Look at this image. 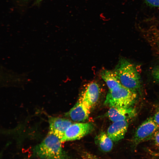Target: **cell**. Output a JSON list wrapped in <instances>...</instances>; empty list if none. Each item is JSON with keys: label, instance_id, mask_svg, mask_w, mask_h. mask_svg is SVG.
Instances as JSON below:
<instances>
[{"label": "cell", "instance_id": "6da1fadb", "mask_svg": "<svg viewBox=\"0 0 159 159\" xmlns=\"http://www.w3.org/2000/svg\"><path fill=\"white\" fill-rule=\"evenodd\" d=\"M113 71L122 86L135 92L140 87L139 74L135 65L127 59H120Z\"/></svg>", "mask_w": 159, "mask_h": 159}, {"label": "cell", "instance_id": "7a4b0ae2", "mask_svg": "<svg viewBox=\"0 0 159 159\" xmlns=\"http://www.w3.org/2000/svg\"><path fill=\"white\" fill-rule=\"evenodd\" d=\"M60 139L50 132L34 149L35 155L40 159H67L62 149Z\"/></svg>", "mask_w": 159, "mask_h": 159}, {"label": "cell", "instance_id": "3957f363", "mask_svg": "<svg viewBox=\"0 0 159 159\" xmlns=\"http://www.w3.org/2000/svg\"><path fill=\"white\" fill-rule=\"evenodd\" d=\"M137 94L122 85L109 90L104 103L110 107H129L135 101Z\"/></svg>", "mask_w": 159, "mask_h": 159}, {"label": "cell", "instance_id": "277c9868", "mask_svg": "<svg viewBox=\"0 0 159 159\" xmlns=\"http://www.w3.org/2000/svg\"><path fill=\"white\" fill-rule=\"evenodd\" d=\"M93 128L90 123L72 124L65 131L60 140L61 142L79 140L90 133Z\"/></svg>", "mask_w": 159, "mask_h": 159}, {"label": "cell", "instance_id": "5b68a950", "mask_svg": "<svg viewBox=\"0 0 159 159\" xmlns=\"http://www.w3.org/2000/svg\"><path fill=\"white\" fill-rule=\"evenodd\" d=\"M159 125L152 117L147 119L138 128L134 137V142L138 144L154 136L158 130Z\"/></svg>", "mask_w": 159, "mask_h": 159}, {"label": "cell", "instance_id": "8992f818", "mask_svg": "<svg viewBox=\"0 0 159 159\" xmlns=\"http://www.w3.org/2000/svg\"><path fill=\"white\" fill-rule=\"evenodd\" d=\"M91 108L80 96L77 102L67 113L66 115L73 121H83L88 118Z\"/></svg>", "mask_w": 159, "mask_h": 159}, {"label": "cell", "instance_id": "52a82bcc", "mask_svg": "<svg viewBox=\"0 0 159 159\" xmlns=\"http://www.w3.org/2000/svg\"><path fill=\"white\" fill-rule=\"evenodd\" d=\"M135 110L131 107H110L107 115L113 122L125 120H129L136 115Z\"/></svg>", "mask_w": 159, "mask_h": 159}, {"label": "cell", "instance_id": "ba28073f", "mask_svg": "<svg viewBox=\"0 0 159 159\" xmlns=\"http://www.w3.org/2000/svg\"><path fill=\"white\" fill-rule=\"evenodd\" d=\"M100 92V88L98 83L92 81L86 85L80 97L92 108L97 101Z\"/></svg>", "mask_w": 159, "mask_h": 159}, {"label": "cell", "instance_id": "9c48e42d", "mask_svg": "<svg viewBox=\"0 0 159 159\" xmlns=\"http://www.w3.org/2000/svg\"><path fill=\"white\" fill-rule=\"evenodd\" d=\"M49 122V131L57 136L60 140L67 128L72 124V122L68 119L54 117H50Z\"/></svg>", "mask_w": 159, "mask_h": 159}, {"label": "cell", "instance_id": "30bf717a", "mask_svg": "<svg viewBox=\"0 0 159 159\" xmlns=\"http://www.w3.org/2000/svg\"><path fill=\"white\" fill-rule=\"evenodd\" d=\"M128 120L114 122L109 127L107 134L113 141H117L124 138L128 127Z\"/></svg>", "mask_w": 159, "mask_h": 159}, {"label": "cell", "instance_id": "8fae6325", "mask_svg": "<svg viewBox=\"0 0 159 159\" xmlns=\"http://www.w3.org/2000/svg\"><path fill=\"white\" fill-rule=\"evenodd\" d=\"M144 35L153 51L159 57V30L157 28H151Z\"/></svg>", "mask_w": 159, "mask_h": 159}, {"label": "cell", "instance_id": "7c38bea8", "mask_svg": "<svg viewBox=\"0 0 159 159\" xmlns=\"http://www.w3.org/2000/svg\"><path fill=\"white\" fill-rule=\"evenodd\" d=\"M100 75L106 82L109 90H113L122 85L113 71L104 69L101 71Z\"/></svg>", "mask_w": 159, "mask_h": 159}, {"label": "cell", "instance_id": "4fadbf2b", "mask_svg": "<svg viewBox=\"0 0 159 159\" xmlns=\"http://www.w3.org/2000/svg\"><path fill=\"white\" fill-rule=\"evenodd\" d=\"M112 141L104 132L100 133L95 138L96 144L102 150L105 152H109L112 150L113 145Z\"/></svg>", "mask_w": 159, "mask_h": 159}, {"label": "cell", "instance_id": "5bb4252c", "mask_svg": "<svg viewBox=\"0 0 159 159\" xmlns=\"http://www.w3.org/2000/svg\"><path fill=\"white\" fill-rule=\"evenodd\" d=\"M152 74L154 78L159 82V64L153 69Z\"/></svg>", "mask_w": 159, "mask_h": 159}, {"label": "cell", "instance_id": "9a60e30c", "mask_svg": "<svg viewBox=\"0 0 159 159\" xmlns=\"http://www.w3.org/2000/svg\"><path fill=\"white\" fill-rule=\"evenodd\" d=\"M147 4L150 6L159 7V0H144Z\"/></svg>", "mask_w": 159, "mask_h": 159}, {"label": "cell", "instance_id": "2e32d148", "mask_svg": "<svg viewBox=\"0 0 159 159\" xmlns=\"http://www.w3.org/2000/svg\"><path fill=\"white\" fill-rule=\"evenodd\" d=\"M154 140L155 143L159 146V130L155 133L154 135Z\"/></svg>", "mask_w": 159, "mask_h": 159}, {"label": "cell", "instance_id": "e0dca14e", "mask_svg": "<svg viewBox=\"0 0 159 159\" xmlns=\"http://www.w3.org/2000/svg\"><path fill=\"white\" fill-rule=\"evenodd\" d=\"M153 118L155 121L159 125V109L156 112Z\"/></svg>", "mask_w": 159, "mask_h": 159}, {"label": "cell", "instance_id": "ac0fdd59", "mask_svg": "<svg viewBox=\"0 0 159 159\" xmlns=\"http://www.w3.org/2000/svg\"><path fill=\"white\" fill-rule=\"evenodd\" d=\"M43 0H37V2L38 3L40 2H41V1H42Z\"/></svg>", "mask_w": 159, "mask_h": 159}]
</instances>
